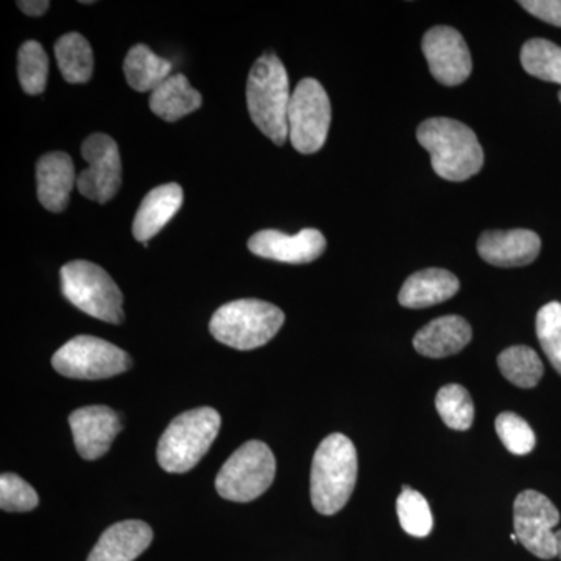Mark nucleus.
Listing matches in <instances>:
<instances>
[{"label": "nucleus", "mask_w": 561, "mask_h": 561, "mask_svg": "<svg viewBox=\"0 0 561 561\" xmlns=\"http://www.w3.org/2000/svg\"><path fill=\"white\" fill-rule=\"evenodd\" d=\"M60 278L66 300L81 312L106 323L124 321L122 291L102 267L88 261H72L61 268Z\"/></svg>", "instance_id": "423d86ee"}, {"label": "nucleus", "mask_w": 561, "mask_h": 561, "mask_svg": "<svg viewBox=\"0 0 561 561\" xmlns=\"http://www.w3.org/2000/svg\"><path fill=\"white\" fill-rule=\"evenodd\" d=\"M18 7L28 16H41L49 10L50 2L47 0H21L18 2Z\"/></svg>", "instance_id": "473e14b6"}, {"label": "nucleus", "mask_w": 561, "mask_h": 561, "mask_svg": "<svg viewBox=\"0 0 561 561\" xmlns=\"http://www.w3.org/2000/svg\"><path fill=\"white\" fill-rule=\"evenodd\" d=\"M435 408L443 423L454 431H468L474 421V404L470 391L459 383L443 387L435 398Z\"/></svg>", "instance_id": "a878e982"}, {"label": "nucleus", "mask_w": 561, "mask_h": 561, "mask_svg": "<svg viewBox=\"0 0 561 561\" xmlns=\"http://www.w3.org/2000/svg\"><path fill=\"white\" fill-rule=\"evenodd\" d=\"M221 419L213 408L192 409L169 424L158 443V463L168 472L191 471L219 435Z\"/></svg>", "instance_id": "20e7f679"}, {"label": "nucleus", "mask_w": 561, "mask_h": 561, "mask_svg": "<svg viewBox=\"0 0 561 561\" xmlns=\"http://www.w3.org/2000/svg\"><path fill=\"white\" fill-rule=\"evenodd\" d=\"M49 76V57L36 41L22 44L18 54V77L22 90L28 95H38L46 90Z\"/></svg>", "instance_id": "bb28decb"}, {"label": "nucleus", "mask_w": 561, "mask_h": 561, "mask_svg": "<svg viewBox=\"0 0 561 561\" xmlns=\"http://www.w3.org/2000/svg\"><path fill=\"white\" fill-rule=\"evenodd\" d=\"M183 198V190L176 183L162 184L151 190L140 203L133 221L136 241L147 243L157 236L179 213Z\"/></svg>", "instance_id": "a211bd4d"}, {"label": "nucleus", "mask_w": 561, "mask_h": 561, "mask_svg": "<svg viewBox=\"0 0 561 561\" xmlns=\"http://www.w3.org/2000/svg\"><path fill=\"white\" fill-rule=\"evenodd\" d=\"M38 494L24 479L13 472L0 478V507L5 512H31L38 505Z\"/></svg>", "instance_id": "7c9ffc66"}, {"label": "nucleus", "mask_w": 561, "mask_h": 561, "mask_svg": "<svg viewBox=\"0 0 561 561\" xmlns=\"http://www.w3.org/2000/svg\"><path fill=\"white\" fill-rule=\"evenodd\" d=\"M275 474L272 449L262 442H247L225 461L217 474L216 490L224 500L254 501L271 489Z\"/></svg>", "instance_id": "0eeeda50"}, {"label": "nucleus", "mask_w": 561, "mask_h": 561, "mask_svg": "<svg viewBox=\"0 0 561 561\" xmlns=\"http://www.w3.org/2000/svg\"><path fill=\"white\" fill-rule=\"evenodd\" d=\"M202 94L191 87L183 73H175L160 84L150 98V108L165 122H176L202 106Z\"/></svg>", "instance_id": "412c9836"}, {"label": "nucleus", "mask_w": 561, "mask_h": 561, "mask_svg": "<svg viewBox=\"0 0 561 561\" xmlns=\"http://www.w3.org/2000/svg\"><path fill=\"white\" fill-rule=\"evenodd\" d=\"M421 47L432 76L445 87H457L471 76L470 49L456 28L445 27V25L431 28L424 35Z\"/></svg>", "instance_id": "f8f14e48"}, {"label": "nucleus", "mask_w": 561, "mask_h": 561, "mask_svg": "<svg viewBox=\"0 0 561 561\" xmlns=\"http://www.w3.org/2000/svg\"><path fill=\"white\" fill-rule=\"evenodd\" d=\"M512 541H518V537H516V534H512Z\"/></svg>", "instance_id": "f704fd0d"}, {"label": "nucleus", "mask_w": 561, "mask_h": 561, "mask_svg": "<svg viewBox=\"0 0 561 561\" xmlns=\"http://www.w3.org/2000/svg\"><path fill=\"white\" fill-rule=\"evenodd\" d=\"M290 101L286 68L276 55H264L250 70L247 105L253 124L276 146L289 139Z\"/></svg>", "instance_id": "f03ea898"}, {"label": "nucleus", "mask_w": 561, "mask_h": 561, "mask_svg": "<svg viewBox=\"0 0 561 561\" xmlns=\"http://www.w3.org/2000/svg\"><path fill=\"white\" fill-rule=\"evenodd\" d=\"M289 139L302 154L324 146L331 125V102L319 81L305 79L295 88L289 106Z\"/></svg>", "instance_id": "1a4fd4ad"}, {"label": "nucleus", "mask_w": 561, "mask_h": 561, "mask_svg": "<svg viewBox=\"0 0 561 561\" xmlns=\"http://www.w3.org/2000/svg\"><path fill=\"white\" fill-rule=\"evenodd\" d=\"M284 312L261 300L227 302L214 313L209 331L217 342L234 350L260 348L272 341L283 328Z\"/></svg>", "instance_id": "39448f33"}, {"label": "nucleus", "mask_w": 561, "mask_h": 561, "mask_svg": "<svg viewBox=\"0 0 561 561\" xmlns=\"http://www.w3.org/2000/svg\"><path fill=\"white\" fill-rule=\"evenodd\" d=\"M519 5L538 20L561 27V0H523Z\"/></svg>", "instance_id": "2f4dec72"}, {"label": "nucleus", "mask_w": 561, "mask_h": 561, "mask_svg": "<svg viewBox=\"0 0 561 561\" xmlns=\"http://www.w3.org/2000/svg\"><path fill=\"white\" fill-rule=\"evenodd\" d=\"M69 426L77 451L84 460L105 456L122 430L119 415L108 405H88L70 413Z\"/></svg>", "instance_id": "ddd939ff"}, {"label": "nucleus", "mask_w": 561, "mask_h": 561, "mask_svg": "<svg viewBox=\"0 0 561 561\" xmlns=\"http://www.w3.org/2000/svg\"><path fill=\"white\" fill-rule=\"evenodd\" d=\"M416 139L431 154L435 173L448 181H467L483 165V150L478 136L467 125L449 117L424 121Z\"/></svg>", "instance_id": "f257e3e1"}, {"label": "nucleus", "mask_w": 561, "mask_h": 561, "mask_svg": "<svg viewBox=\"0 0 561 561\" xmlns=\"http://www.w3.org/2000/svg\"><path fill=\"white\" fill-rule=\"evenodd\" d=\"M538 341L552 367L561 376V305L552 301L542 306L537 316Z\"/></svg>", "instance_id": "c85d7f7f"}, {"label": "nucleus", "mask_w": 561, "mask_h": 561, "mask_svg": "<svg viewBox=\"0 0 561 561\" xmlns=\"http://www.w3.org/2000/svg\"><path fill=\"white\" fill-rule=\"evenodd\" d=\"M460 289V280L443 268H426L413 273L402 284L400 305L409 309H424L453 298Z\"/></svg>", "instance_id": "aec40b11"}, {"label": "nucleus", "mask_w": 561, "mask_h": 561, "mask_svg": "<svg viewBox=\"0 0 561 561\" xmlns=\"http://www.w3.org/2000/svg\"><path fill=\"white\" fill-rule=\"evenodd\" d=\"M124 72L133 90L153 92L171 77L172 62L158 57L146 44H138L128 51Z\"/></svg>", "instance_id": "4be33fe9"}, {"label": "nucleus", "mask_w": 561, "mask_h": 561, "mask_svg": "<svg viewBox=\"0 0 561 561\" xmlns=\"http://www.w3.org/2000/svg\"><path fill=\"white\" fill-rule=\"evenodd\" d=\"M153 540L149 524L128 519L103 531L87 561H135Z\"/></svg>", "instance_id": "dca6fc26"}, {"label": "nucleus", "mask_w": 561, "mask_h": 561, "mask_svg": "<svg viewBox=\"0 0 561 561\" xmlns=\"http://www.w3.org/2000/svg\"><path fill=\"white\" fill-rule=\"evenodd\" d=\"M470 323L459 316H446L421 328L413 339V346L423 356L432 359L460 353L471 342Z\"/></svg>", "instance_id": "6ab92c4d"}, {"label": "nucleus", "mask_w": 561, "mask_h": 561, "mask_svg": "<svg viewBox=\"0 0 561 561\" xmlns=\"http://www.w3.org/2000/svg\"><path fill=\"white\" fill-rule=\"evenodd\" d=\"M497 365L504 378L522 389L538 386L545 375L540 356L529 346L516 345L502 351Z\"/></svg>", "instance_id": "b1692460"}, {"label": "nucleus", "mask_w": 561, "mask_h": 561, "mask_svg": "<svg viewBox=\"0 0 561 561\" xmlns=\"http://www.w3.org/2000/svg\"><path fill=\"white\" fill-rule=\"evenodd\" d=\"M38 198L41 205L51 213L68 208L70 192L77 183L76 168L65 151H51L41 157L36 164Z\"/></svg>", "instance_id": "f3484780"}, {"label": "nucleus", "mask_w": 561, "mask_h": 561, "mask_svg": "<svg viewBox=\"0 0 561 561\" xmlns=\"http://www.w3.org/2000/svg\"><path fill=\"white\" fill-rule=\"evenodd\" d=\"M58 68L68 83L83 84L94 72V54L91 44L80 33H68L55 44Z\"/></svg>", "instance_id": "5701e85b"}, {"label": "nucleus", "mask_w": 561, "mask_h": 561, "mask_svg": "<svg viewBox=\"0 0 561 561\" xmlns=\"http://www.w3.org/2000/svg\"><path fill=\"white\" fill-rule=\"evenodd\" d=\"M515 534L527 551L541 560L559 557L553 527L559 526L560 512L545 494L527 490L515 501Z\"/></svg>", "instance_id": "9d476101"}, {"label": "nucleus", "mask_w": 561, "mask_h": 561, "mask_svg": "<svg viewBox=\"0 0 561 561\" xmlns=\"http://www.w3.org/2000/svg\"><path fill=\"white\" fill-rule=\"evenodd\" d=\"M357 481V453L343 434L324 438L313 456L311 500L321 515H335L345 507Z\"/></svg>", "instance_id": "7ed1b4c3"}, {"label": "nucleus", "mask_w": 561, "mask_h": 561, "mask_svg": "<svg viewBox=\"0 0 561 561\" xmlns=\"http://www.w3.org/2000/svg\"><path fill=\"white\" fill-rule=\"evenodd\" d=\"M522 65L530 76L561 84V47L551 41H527L522 50Z\"/></svg>", "instance_id": "393cba45"}, {"label": "nucleus", "mask_w": 561, "mask_h": 561, "mask_svg": "<svg viewBox=\"0 0 561 561\" xmlns=\"http://www.w3.org/2000/svg\"><path fill=\"white\" fill-rule=\"evenodd\" d=\"M81 157L88 162L87 171L77 179L83 197L105 205L119 191L122 164L116 140L103 133H95L81 144Z\"/></svg>", "instance_id": "9b49d317"}, {"label": "nucleus", "mask_w": 561, "mask_h": 561, "mask_svg": "<svg viewBox=\"0 0 561 561\" xmlns=\"http://www.w3.org/2000/svg\"><path fill=\"white\" fill-rule=\"evenodd\" d=\"M397 512L402 529L412 537L424 538L431 534L434 518L430 502L419 491L408 485L402 486V493L397 501Z\"/></svg>", "instance_id": "cd10ccee"}, {"label": "nucleus", "mask_w": 561, "mask_h": 561, "mask_svg": "<svg viewBox=\"0 0 561 561\" xmlns=\"http://www.w3.org/2000/svg\"><path fill=\"white\" fill-rule=\"evenodd\" d=\"M249 250L264 260L308 264L319 260L327 250V239L313 228H306L295 236L276 230H262L251 236Z\"/></svg>", "instance_id": "4468645a"}, {"label": "nucleus", "mask_w": 561, "mask_h": 561, "mask_svg": "<svg viewBox=\"0 0 561 561\" xmlns=\"http://www.w3.org/2000/svg\"><path fill=\"white\" fill-rule=\"evenodd\" d=\"M540 250V236L530 230L486 231L478 242L482 260L496 267L529 265Z\"/></svg>", "instance_id": "2eb2a0df"}, {"label": "nucleus", "mask_w": 561, "mask_h": 561, "mask_svg": "<svg viewBox=\"0 0 561 561\" xmlns=\"http://www.w3.org/2000/svg\"><path fill=\"white\" fill-rule=\"evenodd\" d=\"M559 99H560V102H561V91H560V94H559Z\"/></svg>", "instance_id": "c9c22d12"}, {"label": "nucleus", "mask_w": 561, "mask_h": 561, "mask_svg": "<svg viewBox=\"0 0 561 561\" xmlns=\"http://www.w3.org/2000/svg\"><path fill=\"white\" fill-rule=\"evenodd\" d=\"M557 545H559V559L561 560V530H557Z\"/></svg>", "instance_id": "72a5a7b5"}, {"label": "nucleus", "mask_w": 561, "mask_h": 561, "mask_svg": "<svg viewBox=\"0 0 561 561\" xmlns=\"http://www.w3.org/2000/svg\"><path fill=\"white\" fill-rule=\"evenodd\" d=\"M496 432L505 449L515 456H527L535 449L537 438L534 430L516 413H501L496 419Z\"/></svg>", "instance_id": "c756f323"}, {"label": "nucleus", "mask_w": 561, "mask_h": 561, "mask_svg": "<svg viewBox=\"0 0 561 561\" xmlns=\"http://www.w3.org/2000/svg\"><path fill=\"white\" fill-rule=\"evenodd\" d=\"M51 365L66 378L99 381L130 370L131 357L113 343L77 335L54 354Z\"/></svg>", "instance_id": "6e6552de"}]
</instances>
